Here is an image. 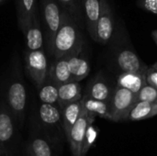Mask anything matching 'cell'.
I'll return each instance as SVG.
<instances>
[{"label": "cell", "instance_id": "cell-1", "mask_svg": "<svg viewBox=\"0 0 157 156\" xmlns=\"http://www.w3.org/2000/svg\"><path fill=\"white\" fill-rule=\"evenodd\" d=\"M63 11V10H62ZM84 46L80 27L65 12H62V23L53 39L49 54L53 59L76 55Z\"/></svg>", "mask_w": 157, "mask_h": 156}, {"label": "cell", "instance_id": "cell-2", "mask_svg": "<svg viewBox=\"0 0 157 156\" xmlns=\"http://www.w3.org/2000/svg\"><path fill=\"white\" fill-rule=\"evenodd\" d=\"M4 101L15 117L17 126L22 127L26 113L27 93L18 63H15L12 74L7 80Z\"/></svg>", "mask_w": 157, "mask_h": 156}, {"label": "cell", "instance_id": "cell-3", "mask_svg": "<svg viewBox=\"0 0 157 156\" xmlns=\"http://www.w3.org/2000/svg\"><path fill=\"white\" fill-rule=\"evenodd\" d=\"M40 17L44 31V45L49 53L53 39L62 23V9L56 0H40Z\"/></svg>", "mask_w": 157, "mask_h": 156}, {"label": "cell", "instance_id": "cell-4", "mask_svg": "<svg viewBox=\"0 0 157 156\" xmlns=\"http://www.w3.org/2000/svg\"><path fill=\"white\" fill-rule=\"evenodd\" d=\"M15 117L4 99H0V146L5 156H16L17 128Z\"/></svg>", "mask_w": 157, "mask_h": 156}, {"label": "cell", "instance_id": "cell-5", "mask_svg": "<svg viewBox=\"0 0 157 156\" xmlns=\"http://www.w3.org/2000/svg\"><path fill=\"white\" fill-rule=\"evenodd\" d=\"M108 103L111 120L126 121L130 112L137 103V94L116 86Z\"/></svg>", "mask_w": 157, "mask_h": 156}, {"label": "cell", "instance_id": "cell-6", "mask_svg": "<svg viewBox=\"0 0 157 156\" xmlns=\"http://www.w3.org/2000/svg\"><path fill=\"white\" fill-rule=\"evenodd\" d=\"M49 63L44 50L26 51L25 70L27 75L38 88L46 79L49 73Z\"/></svg>", "mask_w": 157, "mask_h": 156}, {"label": "cell", "instance_id": "cell-7", "mask_svg": "<svg viewBox=\"0 0 157 156\" xmlns=\"http://www.w3.org/2000/svg\"><path fill=\"white\" fill-rule=\"evenodd\" d=\"M115 28V12L109 0H100V12L97 25V42L109 43L113 37Z\"/></svg>", "mask_w": 157, "mask_h": 156}, {"label": "cell", "instance_id": "cell-8", "mask_svg": "<svg viewBox=\"0 0 157 156\" xmlns=\"http://www.w3.org/2000/svg\"><path fill=\"white\" fill-rule=\"evenodd\" d=\"M95 118V116L87 114L86 111L83 108L80 118L74 125V127L71 129L69 134L66 136L73 156H82L83 143L86 130L89 124L94 123Z\"/></svg>", "mask_w": 157, "mask_h": 156}, {"label": "cell", "instance_id": "cell-9", "mask_svg": "<svg viewBox=\"0 0 157 156\" xmlns=\"http://www.w3.org/2000/svg\"><path fill=\"white\" fill-rule=\"evenodd\" d=\"M39 121L45 131H54L63 128L62 109L58 105L40 104L38 109Z\"/></svg>", "mask_w": 157, "mask_h": 156}, {"label": "cell", "instance_id": "cell-10", "mask_svg": "<svg viewBox=\"0 0 157 156\" xmlns=\"http://www.w3.org/2000/svg\"><path fill=\"white\" fill-rule=\"evenodd\" d=\"M117 63L123 73L145 74L148 66L131 49H122L117 54Z\"/></svg>", "mask_w": 157, "mask_h": 156}, {"label": "cell", "instance_id": "cell-11", "mask_svg": "<svg viewBox=\"0 0 157 156\" xmlns=\"http://www.w3.org/2000/svg\"><path fill=\"white\" fill-rule=\"evenodd\" d=\"M22 32L25 35L28 51L43 50L44 37L39 14L33 18V21L29 24Z\"/></svg>", "mask_w": 157, "mask_h": 156}, {"label": "cell", "instance_id": "cell-12", "mask_svg": "<svg viewBox=\"0 0 157 156\" xmlns=\"http://www.w3.org/2000/svg\"><path fill=\"white\" fill-rule=\"evenodd\" d=\"M85 22L93 40L97 41V25L100 12V0H82Z\"/></svg>", "mask_w": 157, "mask_h": 156}, {"label": "cell", "instance_id": "cell-13", "mask_svg": "<svg viewBox=\"0 0 157 156\" xmlns=\"http://www.w3.org/2000/svg\"><path fill=\"white\" fill-rule=\"evenodd\" d=\"M82 97V87L78 82H69L58 86V106L61 109L73 102L81 100Z\"/></svg>", "mask_w": 157, "mask_h": 156}, {"label": "cell", "instance_id": "cell-14", "mask_svg": "<svg viewBox=\"0 0 157 156\" xmlns=\"http://www.w3.org/2000/svg\"><path fill=\"white\" fill-rule=\"evenodd\" d=\"M48 76L58 86L73 82L68 64V57L53 59L49 67Z\"/></svg>", "mask_w": 157, "mask_h": 156}, {"label": "cell", "instance_id": "cell-15", "mask_svg": "<svg viewBox=\"0 0 157 156\" xmlns=\"http://www.w3.org/2000/svg\"><path fill=\"white\" fill-rule=\"evenodd\" d=\"M28 148L34 156H53L51 141L45 132L33 131L30 134Z\"/></svg>", "mask_w": 157, "mask_h": 156}, {"label": "cell", "instance_id": "cell-16", "mask_svg": "<svg viewBox=\"0 0 157 156\" xmlns=\"http://www.w3.org/2000/svg\"><path fill=\"white\" fill-rule=\"evenodd\" d=\"M17 14L19 29L23 31L39 14L37 0H17Z\"/></svg>", "mask_w": 157, "mask_h": 156}, {"label": "cell", "instance_id": "cell-17", "mask_svg": "<svg viewBox=\"0 0 157 156\" xmlns=\"http://www.w3.org/2000/svg\"><path fill=\"white\" fill-rule=\"evenodd\" d=\"M146 85V73H122L117 79V86L125 88L134 94H138Z\"/></svg>", "mask_w": 157, "mask_h": 156}, {"label": "cell", "instance_id": "cell-18", "mask_svg": "<svg viewBox=\"0 0 157 156\" xmlns=\"http://www.w3.org/2000/svg\"><path fill=\"white\" fill-rule=\"evenodd\" d=\"M68 64L73 82H80L90 73V64L82 52L76 55L68 56Z\"/></svg>", "mask_w": 157, "mask_h": 156}, {"label": "cell", "instance_id": "cell-19", "mask_svg": "<svg viewBox=\"0 0 157 156\" xmlns=\"http://www.w3.org/2000/svg\"><path fill=\"white\" fill-rule=\"evenodd\" d=\"M82 109L81 100L73 102L62 108V123L65 137L69 134L71 129L80 118Z\"/></svg>", "mask_w": 157, "mask_h": 156}, {"label": "cell", "instance_id": "cell-20", "mask_svg": "<svg viewBox=\"0 0 157 156\" xmlns=\"http://www.w3.org/2000/svg\"><path fill=\"white\" fill-rule=\"evenodd\" d=\"M111 92L112 90L106 81L101 78V76H97L93 81H91L85 96L96 100L109 102Z\"/></svg>", "mask_w": 157, "mask_h": 156}, {"label": "cell", "instance_id": "cell-21", "mask_svg": "<svg viewBox=\"0 0 157 156\" xmlns=\"http://www.w3.org/2000/svg\"><path fill=\"white\" fill-rule=\"evenodd\" d=\"M81 103H82V108L86 111L87 114L111 120L108 102L96 100L88 97L83 96L81 99Z\"/></svg>", "mask_w": 157, "mask_h": 156}, {"label": "cell", "instance_id": "cell-22", "mask_svg": "<svg viewBox=\"0 0 157 156\" xmlns=\"http://www.w3.org/2000/svg\"><path fill=\"white\" fill-rule=\"evenodd\" d=\"M157 115V102H137L130 112L126 121H138L151 119Z\"/></svg>", "mask_w": 157, "mask_h": 156}, {"label": "cell", "instance_id": "cell-23", "mask_svg": "<svg viewBox=\"0 0 157 156\" xmlns=\"http://www.w3.org/2000/svg\"><path fill=\"white\" fill-rule=\"evenodd\" d=\"M61 9L67 13L79 27L86 25L82 0H56Z\"/></svg>", "mask_w": 157, "mask_h": 156}, {"label": "cell", "instance_id": "cell-24", "mask_svg": "<svg viewBox=\"0 0 157 156\" xmlns=\"http://www.w3.org/2000/svg\"><path fill=\"white\" fill-rule=\"evenodd\" d=\"M58 85L54 83L49 76L37 88L38 96L42 104L58 105Z\"/></svg>", "mask_w": 157, "mask_h": 156}, {"label": "cell", "instance_id": "cell-25", "mask_svg": "<svg viewBox=\"0 0 157 156\" xmlns=\"http://www.w3.org/2000/svg\"><path fill=\"white\" fill-rule=\"evenodd\" d=\"M98 134V129L93 125V123L89 124L86 132V136L84 139V143H83V148H82V156H85L86 154V153L88 152V150L91 148V146L94 144L95 141L97 140Z\"/></svg>", "mask_w": 157, "mask_h": 156}, {"label": "cell", "instance_id": "cell-26", "mask_svg": "<svg viewBox=\"0 0 157 156\" xmlns=\"http://www.w3.org/2000/svg\"><path fill=\"white\" fill-rule=\"evenodd\" d=\"M157 102V89L151 86H144L137 94V102Z\"/></svg>", "mask_w": 157, "mask_h": 156}, {"label": "cell", "instance_id": "cell-27", "mask_svg": "<svg viewBox=\"0 0 157 156\" xmlns=\"http://www.w3.org/2000/svg\"><path fill=\"white\" fill-rule=\"evenodd\" d=\"M136 6L144 11L157 15V0H136Z\"/></svg>", "mask_w": 157, "mask_h": 156}, {"label": "cell", "instance_id": "cell-28", "mask_svg": "<svg viewBox=\"0 0 157 156\" xmlns=\"http://www.w3.org/2000/svg\"><path fill=\"white\" fill-rule=\"evenodd\" d=\"M146 83L148 86H151L157 89V71L152 66L148 67L146 72Z\"/></svg>", "mask_w": 157, "mask_h": 156}, {"label": "cell", "instance_id": "cell-29", "mask_svg": "<svg viewBox=\"0 0 157 156\" xmlns=\"http://www.w3.org/2000/svg\"><path fill=\"white\" fill-rule=\"evenodd\" d=\"M152 37L154 39V40L155 41V43L157 44V29H155L152 31Z\"/></svg>", "mask_w": 157, "mask_h": 156}, {"label": "cell", "instance_id": "cell-30", "mask_svg": "<svg viewBox=\"0 0 157 156\" xmlns=\"http://www.w3.org/2000/svg\"><path fill=\"white\" fill-rule=\"evenodd\" d=\"M27 156H34L31 154V152L29 151V149L28 147H27Z\"/></svg>", "mask_w": 157, "mask_h": 156}, {"label": "cell", "instance_id": "cell-31", "mask_svg": "<svg viewBox=\"0 0 157 156\" xmlns=\"http://www.w3.org/2000/svg\"><path fill=\"white\" fill-rule=\"evenodd\" d=\"M152 67H153L154 69H155V70L157 71V62L155 63V64H153V65H152Z\"/></svg>", "mask_w": 157, "mask_h": 156}, {"label": "cell", "instance_id": "cell-32", "mask_svg": "<svg viewBox=\"0 0 157 156\" xmlns=\"http://www.w3.org/2000/svg\"><path fill=\"white\" fill-rule=\"evenodd\" d=\"M3 155V153H2V149H1V146H0V156Z\"/></svg>", "mask_w": 157, "mask_h": 156}, {"label": "cell", "instance_id": "cell-33", "mask_svg": "<svg viewBox=\"0 0 157 156\" xmlns=\"http://www.w3.org/2000/svg\"><path fill=\"white\" fill-rule=\"evenodd\" d=\"M4 1H6V0H0V3H3Z\"/></svg>", "mask_w": 157, "mask_h": 156}]
</instances>
